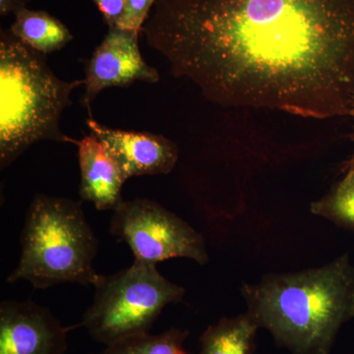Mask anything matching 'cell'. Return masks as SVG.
<instances>
[{
  "instance_id": "cell-18",
  "label": "cell",
  "mask_w": 354,
  "mask_h": 354,
  "mask_svg": "<svg viewBox=\"0 0 354 354\" xmlns=\"http://www.w3.org/2000/svg\"><path fill=\"white\" fill-rule=\"evenodd\" d=\"M353 118H354V114ZM353 140L354 142V129L353 133ZM354 169V152L351 157L348 158L346 162H344V164L342 165V171H348V169Z\"/></svg>"
},
{
  "instance_id": "cell-14",
  "label": "cell",
  "mask_w": 354,
  "mask_h": 354,
  "mask_svg": "<svg viewBox=\"0 0 354 354\" xmlns=\"http://www.w3.org/2000/svg\"><path fill=\"white\" fill-rule=\"evenodd\" d=\"M344 176L327 195L312 203L313 215L322 216L346 230H354V169L344 171Z\"/></svg>"
},
{
  "instance_id": "cell-9",
  "label": "cell",
  "mask_w": 354,
  "mask_h": 354,
  "mask_svg": "<svg viewBox=\"0 0 354 354\" xmlns=\"http://www.w3.org/2000/svg\"><path fill=\"white\" fill-rule=\"evenodd\" d=\"M86 124L109 149L125 178L169 174L178 160V149L162 135L121 130L102 125L92 118Z\"/></svg>"
},
{
  "instance_id": "cell-3",
  "label": "cell",
  "mask_w": 354,
  "mask_h": 354,
  "mask_svg": "<svg viewBox=\"0 0 354 354\" xmlns=\"http://www.w3.org/2000/svg\"><path fill=\"white\" fill-rule=\"evenodd\" d=\"M85 79L64 81L46 55L32 50L10 31L0 34V167L12 165L34 144L55 141L78 145L60 128L71 93Z\"/></svg>"
},
{
  "instance_id": "cell-6",
  "label": "cell",
  "mask_w": 354,
  "mask_h": 354,
  "mask_svg": "<svg viewBox=\"0 0 354 354\" xmlns=\"http://www.w3.org/2000/svg\"><path fill=\"white\" fill-rule=\"evenodd\" d=\"M111 234L131 249L135 261L157 265L172 258L209 261L201 234L176 214L149 199L123 201L113 209Z\"/></svg>"
},
{
  "instance_id": "cell-10",
  "label": "cell",
  "mask_w": 354,
  "mask_h": 354,
  "mask_svg": "<svg viewBox=\"0 0 354 354\" xmlns=\"http://www.w3.org/2000/svg\"><path fill=\"white\" fill-rule=\"evenodd\" d=\"M77 147L81 200L92 202L99 211H113L124 201L121 191L127 179L120 165L109 149L92 133L79 140Z\"/></svg>"
},
{
  "instance_id": "cell-12",
  "label": "cell",
  "mask_w": 354,
  "mask_h": 354,
  "mask_svg": "<svg viewBox=\"0 0 354 354\" xmlns=\"http://www.w3.org/2000/svg\"><path fill=\"white\" fill-rule=\"evenodd\" d=\"M258 329L247 313L234 318L225 317L203 333L198 354H253Z\"/></svg>"
},
{
  "instance_id": "cell-11",
  "label": "cell",
  "mask_w": 354,
  "mask_h": 354,
  "mask_svg": "<svg viewBox=\"0 0 354 354\" xmlns=\"http://www.w3.org/2000/svg\"><path fill=\"white\" fill-rule=\"evenodd\" d=\"M10 32L44 55L62 50L73 39V35L62 21L46 11L30 10L27 7L16 14Z\"/></svg>"
},
{
  "instance_id": "cell-5",
  "label": "cell",
  "mask_w": 354,
  "mask_h": 354,
  "mask_svg": "<svg viewBox=\"0 0 354 354\" xmlns=\"http://www.w3.org/2000/svg\"><path fill=\"white\" fill-rule=\"evenodd\" d=\"M81 325L94 341L111 346L150 333L167 304L183 299L185 290L158 272L157 265L135 261L127 269L102 276Z\"/></svg>"
},
{
  "instance_id": "cell-8",
  "label": "cell",
  "mask_w": 354,
  "mask_h": 354,
  "mask_svg": "<svg viewBox=\"0 0 354 354\" xmlns=\"http://www.w3.org/2000/svg\"><path fill=\"white\" fill-rule=\"evenodd\" d=\"M67 335L46 307L30 300L0 304V354H66Z\"/></svg>"
},
{
  "instance_id": "cell-17",
  "label": "cell",
  "mask_w": 354,
  "mask_h": 354,
  "mask_svg": "<svg viewBox=\"0 0 354 354\" xmlns=\"http://www.w3.org/2000/svg\"><path fill=\"white\" fill-rule=\"evenodd\" d=\"M28 1L29 0H0V15L2 17L10 14L15 16L19 11L27 7Z\"/></svg>"
},
{
  "instance_id": "cell-15",
  "label": "cell",
  "mask_w": 354,
  "mask_h": 354,
  "mask_svg": "<svg viewBox=\"0 0 354 354\" xmlns=\"http://www.w3.org/2000/svg\"><path fill=\"white\" fill-rule=\"evenodd\" d=\"M156 1L157 0H127V12L121 28L141 32Z\"/></svg>"
},
{
  "instance_id": "cell-7",
  "label": "cell",
  "mask_w": 354,
  "mask_h": 354,
  "mask_svg": "<svg viewBox=\"0 0 354 354\" xmlns=\"http://www.w3.org/2000/svg\"><path fill=\"white\" fill-rule=\"evenodd\" d=\"M139 31L109 28L102 43L93 51L85 65V91L81 102L90 111L102 91L123 88L133 83L155 84L160 81L158 70L150 66L142 55Z\"/></svg>"
},
{
  "instance_id": "cell-1",
  "label": "cell",
  "mask_w": 354,
  "mask_h": 354,
  "mask_svg": "<svg viewBox=\"0 0 354 354\" xmlns=\"http://www.w3.org/2000/svg\"><path fill=\"white\" fill-rule=\"evenodd\" d=\"M141 32L221 106L353 116L354 0H157Z\"/></svg>"
},
{
  "instance_id": "cell-16",
  "label": "cell",
  "mask_w": 354,
  "mask_h": 354,
  "mask_svg": "<svg viewBox=\"0 0 354 354\" xmlns=\"http://www.w3.org/2000/svg\"><path fill=\"white\" fill-rule=\"evenodd\" d=\"M109 28H121L127 12V0H93Z\"/></svg>"
},
{
  "instance_id": "cell-4",
  "label": "cell",
  "mask_w": 354,
  "mask_h": 354,
  "mask_svg": "<svg viewBox=\"0 0 354 354\" xmlns=\"http://www.w3.org/2000/svg\"><path fill=\"white\" fill-rule=\"evenodd\" d=\"M17 267L8 283L28 281L46 290L62 283L97 286L102 274L95 271L97 239L86 218L82 201L36 195L20 236Z\"/></svg>"
},
{
  "instance_id": "cell-2",
  "label": "cell",
  "mask_w": 354,
  "mask_h": 354,
  "mask_svg": "<svg viewBox=\"0 0 354 354\" xmlns=\"http://www.w3.org/2000/svg\"><path fill=\"white\" fill-rule=\"evenodd\" d=\"M247 312L291 354H330L342 326L354 318V265L348 254L329 264L266 274L243 285Z\"/></svg>"
},
{
  "instance_id": "cell-13",
  "label": "cell",
  "mask_w": 354,
  "mask_h": 354,
  "mask_svg": "<svg viewBox=\"0 0 354 354\" xmlns=\"http://www.w3.org/2000/svg\"><path fill=\"white\" fill-rule=\"evenodd\" d=\"M189 330L172 328L158 335H134L106 346L101 354H191L184 348Z\"/></svg>"
}]
</instances>
